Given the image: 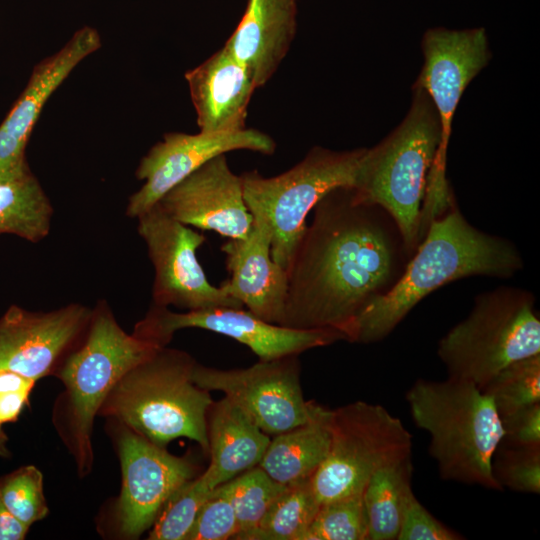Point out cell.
<instances>
[{"instance_id":"cell-1","label":"cell","mask_w":540,"mask_h":540,"mask_svg":"<svg viewBox=\"0 0 540 540\" xmlns=\"http://www.w3.org/2000/svg\"><path fill=\"white\" fill-rule=\"evenodd\" d=\"M412 254L391 215L354 186H338L313 208L287 270L279 325L335 329L353 325L398 282Z\"/></svg>"},{"instance_id":"cell-2","label":"cell","mask_w":540,"mask_h":540,"mask_svg":"<svg viewBox=\"0 0 540 540\" xmlns=\"http://www.w3.org/2000/svg\"><path fill=\"white\" fill-rule=\"evenodd\" d=\"M523 266L511 241L474 227L454 201L429 222L395 286L356 319L348 342L383 340L422 299L452 281L471 276L508 279Z\"/></svg>"},{"instance_id":"cell-3","label":"cell","mask_w":540,"mask_h":540,"mask_svg":"<svg viewBox=\"0 0 540 540\" xmlns=\"http://www.w3.org/2000/svg\"><path fill=\"white\" fill-rule=\"evenodd\" d=\"M415 426L430 437L429 453L440 477L502 490L492 459L504 435L491 397L469 381L418 379L406 392Z\"/></svg>"},{"instance_id":"cell-4","label":"cell","mask_w":540,"mask_h":540,"mask_svg":"<svg viewBox=\"0 0 540 540\" xmlns=\"http://www.w3.org/2000/svg\"><path fill=\"white\" fill-rule=\"evenodd\" d=\"M196 361L188 353L164 347L128 371L110 391L99 412L156 445L188 438L209 451V391L192 380Z\"/></svg>"},{"instance_id":"cell-5","label":"cell","mask_w":540,"mask_h":540,"mask_svg":"<svg viewBox=\"0 0 540 540\" xmlns=\"http://www.w3.org/2000/svg\"><path fill=\"white\" fill-rule=\"evenodd\" d=\"M441 140L429 96L413 87L406 116L382 141L366 148L357 172L354 187L391 215L412 255L424 235L423 203Z\"/></svg>"},{"instance_id":"cell-6","label":"cell","mask_w":540,"mask_h":540,"mask_svg":"<svg viewBox=\"0 0 540 540\" xmlns=\"http://www.w3.org/2000/svg\"><path fill=\"white\" fill-rule=\"evenodd\" d=\"M535 296L501 286L475 297L468 316L439 341L437 354L448 377L483 388L507 365L540 354Z\"/></svg>"},{"instance_id":"cell-7","label":"cell","mask_w":540,"mask_h":540,"mask_svg":"<svg viewBox=\"0 0 540 540\" xmlns=\"http://www.w3.org/2000/svg\"><path fill=\"white\" fill-rule=\"evenodd\" d=\"M365 150L315 146L299 163L277 176L264 177L257 170L240 175L246 206L269 221L272 259L286 271L306 229L307 215L330 190L354 186Z\"/></svg>"},{"instance_id":"cell-8","label":"cell","mask_w":540,"mask_h":540,"mask_svg":"<svg viewBox=\"0 0 540 540\" xmlns=\"http://www.w3.org/2000/svg\"><path fill=\"white\" fill-rule=\"evenodd\" d=\"M160 347L125 332L106 302H99L91 312L84 344L69 355L59 373L69 396L80 472L91 466L93 423L106 397L128 371Z\"/></svg>"},{"instance_id":"cell-9","label":"cell","mask_w":540,"mask_h":540,"mask_svg":"<svg viewBox=\"0 0 540 540\" xmlns=\"http://www.w3.org/2000/svg\"><path fill=\"white\" fill-rule=\"evenodd\" d=\"M327 456L310 479L319 504L363 494L381 467L411 455L412 435L385 407L355 401L331 409Z\"/></svg>"},{"instance_id":"cell-10","label":"cell","mask_w":540,"mask_h":540,"mask_svg":"<svg viewBox=\"0 0 540 540\" xmlns=\"http://www.w3.org/2000/svg\"><path fill=\"white\" fill-rule=\"evenodd\" d=\"M298 355L263 361L247 368L222 370L196 362L193 382L220 391L270 437L306 423L315 401L304 398Z\"/></svg>"},{"instance_id":"cell-11","label":"cell","mask_w":540,"mask_h":540,"mask_svg":"<svg viewBox=\"0 0 540 540\" xmlns=\"http://www.w3.org/2000/svg\"><path fill=\"white\" fill-rule=\"evenodd\" d=\"M154 267L153 304L187 311L213 307L243 308L221 287L213 286L199 263L197 249L205 236L168 215L158 203L137 217Z\"/></svg>"},{"instance_id":"cell-12","label":"cell","mask_w":540,"mask_h":540,"mask_svg":"<svg viewBox=\"0 0 540 540\" xmlns=\"http://www.w3.org/2000/svg\"><path fill=\"white\" fill-rule=\"evenodd\" d=\"M185 328L212 331L247 346L259 360L268 361L331 345L345 340L335 329H295L267 322L249 310L213 307L203 310L172 312L153 304L134 329V334L161 347L174 333Z\"/></svg>"},{"instance_id":"cell-13","label":"cell","mask_w":540,"mask_h":540,"mask_svg":"<svg viewBox=\"0 0 540 540\" xmlns=\"http://www.w3.org/2000/svg\"><path fill=\"white\" fill-rule=\"evenodd\" d=\"M274 140L257 129L228 133L170 132L141 159L136 177L144 184L129 198L126 215L137 218L153 207L170 189L212 158L235 150L271 155Z\"/></svg>"},{"instance_id":"cell-14","label":"cell","mask_w":540,"mask_h":540,"mask_svg":"<svg viewBox=\"0 0 540 540\" xmlns=\"http://www.w3.org/2000/svg\"><path fill=\"white\" fill-rule=\"evenodd\" d=\"M118 451L122 470L119 527L126 537L137 538L151 528L171 495L195 477L196 468L126 426L119 434Z\"/></svg>"},{"instance_id":"cell-15","label":"cell","mask_w":540,"mask_h":540,"mask_svg":"<svg viewBox=\"0 0 540 540\" xmlns=\"http://www.w3.org/2000/svg\"><path fill=\"white\" fill-rule=\"evenodd\" d=\"M423 66L413 87L429 96L441 126V145L433 166L446 171L451 126L470 82L489 63L491 52L484 28H431L422 39Z\"/></svg>"},{"instance_id":"cell-16","label":"cell","mask_w":540,"mask_h":540,"mask_svg":"<svg viewBox=\"0 0 540 540\" xmlns=\"http://www.w3.org/2000/svg\"><path fill=\"white\" fill-rule=\"evenodd\" d=\"M157 203L182 224L229 239L244 238L252 226L241 176L230 169L225 154L199 167Z\"/></svg>"},{"instance_id":"cell-17","label":"cell","mask_w":540,"mask_h":540,"mask_svg":"<svg viewBox=\"0 0 540 540\" xmlns=\"http://www.w3.org/2000/svg\"><path fill=\"white\" fill-rule=\"evenodd\" d=\"M87 307L72 303L49 312L11 306L0 318V369L37 380L89 323Z\"/></svg>"},{"instance_id":"cell-18","label":"cell","mask_w":540,"mask_h":540,"mask_svg":"<svg viewBox=\"0 0 540 540\" xmlns=\"http://www.w3.org/2000/svg\"><path fill=\"white\" fill-rule=\"evenodd\" d=\"M100 46L99 33L85 26L34 68L27 86L0 125V181L28 167L25 148L42 108L72 70Z\"/></svg>"},{"instance_id":"cell-19","label":"cell","mask_w":540,"mask_h":540,"mask_svg":"<svg viewBox=\"0 0 540 540\" xmlns=\"http://www.w3.org/2000/svg\"><path fill=\"white\" fill-rule=\"evenodd\" d=\"M244 238L229 239L221 250L226 255L230 278L220 287L257 317L280 324L288 289L287 271L271 256L272 229L259 211Z\"/></svg>"},{"instance_id":"cell-20","label":"cell","mask_w":540,"mask_h":540,"mask_svg":"<svg viewBox=\"0 0 540 540\" xmlns=\"http://www.w3.org/2000/svg\"><path fill=\"white\" fill-rule=\"evenodd\" d=\"M185 79L200 132L246 128L249 102L257 87L249 70L225 47L186 72Z\"/></svg>"},{"instance_id":"cell-21","label":"cell","mask_w":540,"mask_h":540,"mask_svg":"<svg viewBox=\"0 0 540 540\" xmlns=\"http://www.w3.org/2000/svg\"><path fill=\"white\" fill-rule=\"evenodd\" d=\"M296 0H248L224 47L251 73L257 88L274 75L296 33Z\"/></svg>"},{"instance_id":"cell-22","label":"cell","mask_w":540,"mask_h":540,"mask_svg":"<svg viewBox=\"0 0 540 540\" xmlns=\"http://www.w3.org/2000/svg\"><path fill=\"white\" fill-rule=\"evenodd\" d=\"M207 431L210 463L200 477L211 490L258 466L271 439L225 396L213 401Z\"/></svg>"},{"instance_id":"cell-23","label":"cell","mask_w":540,"mask_h":540,"mask_svg":"<svg viewBox=\"0 0 540 540\" xmlns=\"http://www.w3.org/2000/svg\"><path fill=\"white\" fill-rule=\"evenodd\" d=\"M330 418L331 409L315 403L306 423L271 437L258 466L285 486L310 480L329 450Z\"/></svg>"},{"instance_id":"cell-24","label":"cell","mask_w":540,"mask_h":540,"mask_svg":"<svg viewBox=\"0 0 540 540\" xmlns=\"http://www.w3.org/2000/svg\"><path fill=\"white\" fill-rule=\"evenodd\" d=\"M53 207L29 166L0 181V234L36 243L50 232Z\"/></svg>"},{"instance_id":"cell-25","label":"cell","mask_w":540,"mask_h":540,"mask_svg":"<svg viewBox=\"0 0 540 540\" xmlns=\"http://www.w3.org/2000/svg\"><path fill=\"white\" fill-rule=\"evenodd\" d=\"M412 471L410 455L379 468L369 479L362 494L368 540H397Z\"/></svg>"},{"instance_id":"cell-26","label":"cell","mask_w":540,"mask_h":540,"mask_svg":"<svg viewBox=\"0 0 540 540\" xmlns=\"http://www.w3.org/2000/svg\"><path fill=\"white\" fill-rule=\"evenodd\" d=\"M319 506L310 480L287 486L244 540H302Z\"/></svg>"},{"instance_id":"cell-27","label":"cell","mask_w":540,"mask_h":540,"mask_svg":"<svg viewBox=\"0 0 540 540\" xmlns=\"http://www.w3.org/2000/svg\"><path fill=\"white\" fill-rule=\"evenodd\" d=\"M287 488L273 480L262 468L255 466L219 485L214 491L232 505L239 532L236 540H244L266 515Z\"/></svg>"},{"instance_id":"cell-28","label":"cell","mask_w":540,"mask_h":540,"mask_svg":"<svg viewBox=\"0 0 540 540\" xmlns=\"http://www.w3.org/2000/svg\"><path fill=\"white\" fill-rule=\"evenodd\" d=\"M482 391L491 397L500 419L540 403V354L507 365Z\"/></svg>"},{"instance_id":"cell-29","label":"cell","mask_w":540,"mask_h":540,"mask_svg":"<svg viewBox=\"0 0 540 540\" xmlns=\"http://www.w3.org/2000/svg\"><path fill=\"white\" fill-rule=\"evenodd\" d=\"M302 540H368L363 495H350L320 504Z\"/></svg>"},{"instance_id":"cell-30","label":"cell","mask_w":540,"mask_h":540,"mask_svg":"<svg viewBox=\"0 0 540 540\" xmlns=\"http://www.w3.org/2000/svg\"><path fill=\"white\" fill-rule=\"evenodd\" d=\"M213 490L200 475L177 489L158 513L151 526L150 540H186L196 516Z\"/></svg>"},{"instance_id":"cell-31","label":"cell","mask_w":540,"mask_h":540,"mask_svg":"<svg viewBox=\"0 0 540 540\" xmlns=\"http://www.w3.org/2000/svg\"><path fill=\"white\" fill-rule=\"evenodd\" d=\"M0 497L11 514L29 527L48 514L43 476L33 465L21 467L2 478Z\"/></svg>"},{"instance_id":"cell-32","label":"cell","mask_w":540,"mask_h":540,"mask_svg":"<svg viewBox=\"0 0 540 540\" xmlns=\"http://www.w3.org/2000/svg\"><path fill=\"white\" fill-rule=\"evenodd\" d=\"M492 472L502 489L540 493V446H515L501 441L492 459Z\"/></svg>"},{"instance_id":"cell-33","label":"cell","mask_w":540,"mask_h":540,"mask_svg":"<svg viewBox=\"0 0 540 540\" xmlns=\"http://www.w3.org/2000/svg\"><path fill=\"white\" fill-rule=\"evenodd\" d=\"M238 532L232 505L213 490L201 506L186 540L234 539Z\"/></svg>"},{"instance_id":"cell-34","label":"cell","mask_w":540,"mask_h":540,"mask_svg":"<svg viewBox=\"0 0 540 540\" xmlns=\"http://www.w3.org/2000/svg\"><path fill=\"white\" fill-rule=\"evenodd\" d=\"M464 537L436 519L415 497L407 492L397 540H461Z\"/></svg>"},{"instance_id":"cell-35","label":"cell","mask_w":540,"mask_h":540,"mask_svg":"<svg viewBox=\"0 0 540 540\" xmlns=\"http://www.w3.org/2000/svg\"><path fill=\"white\" fill-rule=\"evenodd\" d=\"M502 442L515 446H540V403L501 419Z\"/></svg>"},{"instance_id":"cell-36","label":"cell","mask_w":540,"mask_h":540,"mask_svg":"<svg viewBox=\"0 0 540 540\" xmlns=\"http://www.w3.org/2000/svg\"><path fill=\"white\" fill-rule=\"evenodd\" d=\"M30 391H10L0 393V424L14 421L27 402Z\"/></svg>"},{"instance_id":"cell-37","label":"cell","mask_w":540,"mask_h":540,"mask_svg":"<svg viewBox=\"0 0 540 540\" xmlns=\"http://www.w3.org/2000/svg\"><path fill=\"white\" fill-rule=\"evenodd\" d=\"M28 530L29 526L15 518L0 497V540H22Z\"/></svg>"},{"instance_id":"cell-38","label":"cell","mask_w":540,"mask_h":540,"mask_svg":"<svg viewBox=\"0 0 540 540\" xmlns=\"http://www.w3.org/2000/svg\"><path fill=\"white\" fill-rule=\"evenodd\" d=\"M35 380L22 376L14 371L0 369V393L10 391H31Z\"/></svg>"},{"instance_id":"cell-39","label":"cell","mask_w":540,"mask_h":540,"mask_svg":"<svg viewBox=\"0 0 540 540\" xmlns=\"http://www.w3.org/2000/svg\"><path fill=\"white\" fill-rule=\"evenodd\" d=\"M1 425L2 424H0V455L5 456L7 453L6 446H5L7 437L5 433L3 432Z\"/></svg>"}]
</instances>
